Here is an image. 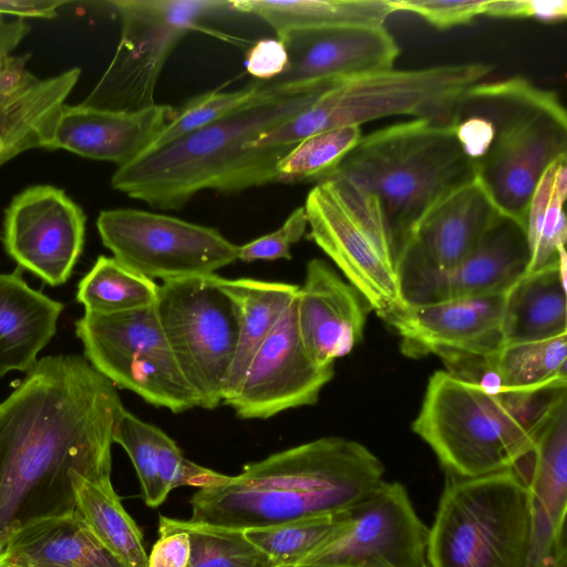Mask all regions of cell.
Here are the masks:
<instances>
[{"mask_svg":"<svg viewBox=\"0 0 567 567\" xmlns=\"http://www.w3.org/2000/svg\"><path fill=\"white\" fill-rule=\"evenodd\" d=\"M81 75L72 68L39 79L0 102V167L17 155L47 148L55 120Z\"/></svg>","mask_w":567,"mask_h":567,"instance_id":"4316f807","label":"cell"},{"mask_svg":"<svg viewBox=\"0 0 567 567\" xmlns=\"http://www.w3.org/2000/svg\"><path fill=\"white\" fill-rule=\"evenodd\" d=\"M549 567H567L566 532L558 538Z\"/></svg>","mask_w":567,"mask_h":567,"instance_id":"c3c4849f","label":"cell"},{"mask_svg":"<svg viewBox=\"0 0 567 567\" xmlns=\"http://www.w3.org/2000/svg\"><path fill=\"white\" fill-rule=\"evenodd\" d=\"M566 197L567 156H563L545 169L529 200L525 219L527 272L557 265L566 254Z\"/></svg>","mask_w":567,"mask_h":567,"instance_id":"4dcf8cb0","label":"cell"},{"mask_svg":"<svg viewBox=\"0 0 567 567\" xmlns=\"http://www.w3.org/2000/svg\"><path fill=\"white\" fill-rule=\"evenodd\" d=\"M350 511L247 529L244 534L268 556L275 567H298L333 540L348 525Z\"/></svg>","mask_w":567,"mask_h":567,"instance_id":"836d02e7","label":"cell"},{"mask_svg":"<svg viewBox=\"0 0 567 567\" xmlns=\"http://www.w3.org/2000/svg\"><path fill=\"white\" fill-rule=\"evenodd\" d=\"M565 400L567 378L532 390L489 394L440 370L429 379L412 430L449 475L478 477L516 467Z\"/></svg>","mask_w":567,"mask_h":567,"instance_id":"5b68a950","label":"cell"},{"mask_svg":"<svg viewBox=\"0 0 567 567\" xmlns=\"http://www.w3.org/2000/svg\"><path fill=\"white\" fill-rule=\"evenodd\" d=\"M213 280L239 310L238 343L225 386L224 403L237 393L252 358L295 301L299 286L251 278L228 279L217 275H213Z\"/></svg>","mask_w":567,"mask_h":567,"instance_id":"83f0119b","label":"cell"},{"mask_svg":"<svg viewBox=\"0 0 567 567\" xmlns=\"http://www.w3.org/2000/svg\"><path fill=\"white\" fill-rule=\"evenodd\" d=\"M159 427L142 421L126 409L115 429L114 443L120 444L136 471L142 494L148 507H158L168 496L161 482L157 465V432Z\"/></svg>","mask_w":567,"mask_h":567,"instance_id":"74e56055","label":"cell"},{"mask_svg":"<svg viewBox=\"0 0 567 567\" xmlns=\"http://www.w3.org/2000/svg\"><path fill=\"white\" fill-rule=\"evenodd\" d=\"M155 309L199 406L217 408L224 401L238 343L237 303L216 286L212 275L164 281L158 286Z\"/></svg>","mask_w":567,"mask_h":567,"instance_id":"7c38bea8","label":"cell"},{"mask_svg":"<svg viewBox=\"0 0 567 567\" xmlns=\"http://www.w3.org/2000/svg\"><path fill=\"white\" fill-rule=\"evenodd\" d=\"M158 286L113 257L99 256L91 270L80 280L76 300L85 312L117 313L154 306Z\"/></svg>","mask_w":567,"mask_h":567,"instance_id":"1f68e13d","label":"cell"},{"mask_svg":"<svg viewBox=\"0 0 567 567\" xmlns=\"http://www.w3.org/2000/svg\"><path fill=\"white\" fill-rule=\"evenodd\" d=\"M302 343L315 362L333 365L361 341L370 306L323 259L306 266V277L296 298Z\"/></svg>","mask_w":567,"mask_h":567,"instance_id":"44dd1931","label":"cell"},{"mask_svg":"<svg viewBox=\"0 0 567 567\" xmlns=\"http://www.w3.org/2000/svg\"><path fill=\"white\" fill-rule=\"evenodd\" d=\"M329 176L350 181L375 200L394 269L421 223L476 181L452 126L422 118L362 135Z\"/></svg>","mask_w":567,"mask_h":567,"instance_id":"8992f818","label":"cell"},{"mask_svg":"<svg viewBox=\"0 0 567 567\" xmlns=\"http://www.w3.org/2000/svg\"><path fill=\"white\" fill-rule=\"evenodd\" d=\"M362 135L360 126H344L303 138L277 163L279 182L322 181L339 166Z\"/></svg>","mask_w":567,"mask_h":567,"instance_id":"e575fe53","label":"cell"},{"mask_svg":"<svg viewBox=\"0 0 567 567\" xmlns=\"http://www.w3.org/2000/svg\"><path fill=\"white\" fill-rule=\"evenodd\" d=\"M157 465L161 482L167 494L179 486L202 488L219 485L227 477L187 460L173 439L161 429L157 432Z\"/></svg>","mask_w":567,"mask_h":567,"instance_id":"f35d334b","label":"cell"},{"mask_svg":"<svg viewBox=\"0 0 567 567\" xmlns=\"http://www.w3.org/2000/svg\"><path fill=\"white\" fill-rule=\"evenodd\" d=\"M528 496L514 470L478 477L447 474L429 528L431 567H524Z\"/></svg>","mask_w":567,"mask_h":567,"instance_id":"ba28073f","label":"cell"},{"mask_svg":"<svg viewBox=\"0 0 567 567\" xmlns=\"http://www.w3.org/2000/svg\"><path fill=\"white\" fill-rule=\"evenodd\" d=\"M303 207L308 238L386 323L398 316L408 303L375 200L350 181L329 176L310 189Z\"/></svg>","mask_w":567,"mask_h":567,"instance_id":"30bf717a","label":"cell"},{"mask_svg":"<svg viewBox=\"0 0 567 567\" xmlns=\"http://www.w3.org/2000/svg\"><path fill=\"white\" fill-rule=\"evenodd\" d=\"M288 65L277 78L259 81L269 89L298 87L386 71L400 48L384 25H342L298 30L279 39Z\"/></svg>","mask_w":567,"mask_h":567,"instance_id":"e0dca14e","label":"cell"},{"mask_svg":"<svg viewBox=\"0 0 567 567\" xmlns=\"http://www.w3.org/2000/svg\"><path fill=\"white\" fill-rule=\"evenodd\" d=\"M176 109L154 104L136 112L63 104L45 150L123 166L143 154Z\"/></svg>","mask_w":567,"mask_h":567,"instance_id":"7402d4cb","label":"cell"},{"mask_svg":"<svg viewBox=\"0 0 567 567\" xmlns=\"http://www.w3.org/2000/svg\"><path fill=\"white\" fill-rule=\"evenodd\" d=\"M504 293L406 305L388 323L402 338L408 357L443 350L489 355L504 344Z\"/></svg>","mask_w":567,"mask_h":567,"instance_id":"d6986e66","label":"cell"},{"mask_svg":"<svg viewBox=\"0 0 567 567\" xmlns=\"http://www.w3.org/2000/svg\"><path fill=\"white\" fill-rule=\"evenodd\" d=\"M121 19V35L109 66L82 104L136 112L156 104L158 78L179 41L192 31L236 43L203 22L233 12L229 1L116 0L109 2Z\"/></svg>","mask_w":567,"mask_h":567,"instance_id":"9c48e42d","label":"cell"},{"mask_svg":"<svg viewBox=\"0 0 567 567\" xmlns=\"http://www.w3.org/2000/svg\"><path fill=\"white\" fill-rule=\"evenodd\" d=\"M29 58L30 54H11L0 61V102L37 78L27 68Z\"/></svg>","mask_w":567,"mask_h":567,"instance_id":"f6af8a7d","label":"cell"},{"mask_svg":"<svg viewBox=\"0 0 567 567\" xmlns=\"http://www.w3.org/2000/svg\"><path fill=\"white\" fill-rule=\"evenodd\" d=\"M503 391L532 390L567 378V333L508 343L487 357Z\"/></svg>","mask_w":567,"mask_h":567,"instance_id":"d6a6232c","label":"cell"},{"mask_svg":"<svg viewBox=\"0 0 567 567\" xmlns=\"http://www.w3.org/2000/svg\"><path fill=\"white\" fill-rule=\"evenodd\" d=\"M429 527L405 487L386 482L350 511L344 529L298 567H431Z\"/></svg>","mask_w":567,"mask_h":567,"instance_id":"5bb4252c","label":"cell"},{"mask_svg":"<svg viewBox=\"0 0 567 567\" xmlns=\"http://www.w3.org/2000/svg\"><path fill=\"white\" fill-rule=\"evenodd\" d=\"M261 93L257 81L236 91H209L187 100L147 147L153 151L238 111Z\"/></svg>","mask_w":567,"mask_h":567,"instance_id":"8d00e7d4","label":"cell"},{"mask_svg":"<svg viewBox=\"0 0 567 567\" xmlns=\"http://www.w3.org/2000/svg\"><path fill=\"white\" fill-rule=\"evenodd\" d=\"M190 542L178 519L159 516L158 538L147 557V567H188Z\"/></svg>","mask_w":567,"mask_h":567,"instance_id":"b9f144b4","label":"cell"},{"mask_svg":"<svg viewBox=\"0 0 567 567\" xmlns=\"http://www.w3.org/2000/svg\"><path fill=\"white\" fill-rule=\"evenodd\" d=\"M190 542L188 567H275L243 530L181 520Z\"/></svg>","mask_w":567,"mask_h":567,"instance_id":"d590c367","label":"cell"},{"mask_svg":"<svg viewBox=\"0 0 567 567\" xmlns=\"http://www.w3.org/2000/svg\"><path fill=\"white\" fill-rule=\"evenodd\" d=\"M332 377L333 365H319L302 343L295 299L256 352L237 393L223 404L239 419L267 420L315 404Z\"/></svg>","mask_w":567,"mask_h":567,"instance_id":"2e32d148","label":"cell"},{"mask_svg":"<svg viewBox=\"0 0 567 567\" xmlns=\"http://www.w3.org/2000/svg\"><path fill=\"white\" fill-rule=\"evenodd\" d=\"M303 567H322V566H303Z\"/></svg>","mask_w":567,"mask_h":567,"instance_id":"681fc988","label":"cell"},{"mask_svg":"<svg viewBox=\"0 0 567 567\" xmlns=\"http://www.w3.org/2000/svg\"><path fill=\"white\" fill-rule=\"evenodd\" d=\"M336 83L282 89L258 84L261 93L238 111L117 167L111 186L152 208L176 210L205 189L230 194L278 183L276 165L293 145L246 144L303 111Z\"/></svg>","mask_w":567,"mask_h":567,"instance_id":"7a4b0ae2","label":"cell"},{"mask_svg":"<svg viewBox=\"0 0 567 567\" xmlns=\"http://www.w3.org/2000/svg\"><path fill=\"white\" fill-rule=\"evenodd\" d=\"M233 12L261 18L278 39L308 29L342 25H384L395 12L391 0H233Z\"/></svg>","mask_w":567,"mask_h":567,"instance_id":"f1b7e54d","label":"cell"},{"mask_svg":"<svg viewBox=\"0 0 567 567\" xmlns=\"http://www.w3.org/2000/svg\"><path fill=\"white\" fill-rule=\"evenodd\" d=\"M84 358L116 388L181 413L199 400L173 355L155 305L117 313L84 312L75 321Z\"/></svg>","mask_w":567,"mask_h":567,"instance_id":"8fae6325","label":"cell"},{"mask_svg":"<svg viewBox=\"0 0 567 567\" xmlns=\"http://www.w3.org/2000/svg\"><path fill=\"white\" fill-rule=\"evenodd\" d=\"M502 215L476 181L449 197L417 227L395 264L401 295L460 264Z\"/></svg>","mask_w":567,"mask_h":567,"instance_id":"ac0fdd59","label":"cell"},{"mask_svg":"<svg viewBox=\"0 0 567 567\" xmlns=\"http://www.w3.org/2000/svg\"><path fill=\"white\" fill-rule=\"evenodd\" d=\"M0 567H126L75 508L30 519L8 534Z\"/></svg>","mask_w":567,"mask_h":567,"instance_id":"cb8c5ba5","label":"cell"},{"mask_svg":"<svg viewBox=\"0 0 567 567\" xmlns=\"http://www.w3.org/2000/svg\"><path fill=\"white\" fill-rule=\"evenodd\" d=\"M451 126L494 207L525 227L543 173L567 156V115L558 94L523 76L483 81L461 96Z\"/></svg>","mask_w":567,"mask_h":567,"instance_id":"277c9868","label":"cell"},{"mask_svg":"<svg viewBox=\"0 0 567 567\" xmlns=\"http://www.w3.org/2000/svg\"><path fill=\"white\" fill-rule=\"evenodd\" d=\"M486 0H394L395 11H408L422 17L437 29L470 23L483 14Z\"/></svg>","mask_w":567,"mask_h":567,"instance_id":"60d3db41","label":"cell"},{"mask_svg":"<svg viewBox=\"0 0 567 567\" xmlns=\"http://www.w3.org/2000/svg\"><path fill=\"white\" fill-rule=\"evenodd\" d=\"M288 53L279 39H260L252 43L245 55L244 65L258 81H269L280 75L288 65Z\"/></svg>","mask_w":567,"mask_h":567,"instance_id":"ee69618b","label":"cell"},{"mask_svg":"<svg viewBox=\"0 0 567 567\" xmlns=\"http://www.w3.org/2000/svg\"><path fill=\"white\" fill-rule=\"evenodd\" d=\"M68 0H0V17L13 16L24 19H54Z\"/></svg>","mask_w":567,"mask_h":567,"instance_id":"bcb514c9","label":"cell"},{"mask_svg":"<svg viewBox=\"0 0 567 567\" xmlns=\"http://www.w3.org/2000/svg\"><path fill=\"white\" fill-rule=\"evenodd\" d=\"M96 228L118 262L148 279L209 277L237 260L216 228L135 208L101 210Z\"/></svg>","mask_w":567,"mask_h":567,"instance_id":"4fadbf2b","label":"cell"},{"mask_svg":"<svg viewBox=\"0 0 567 567\" xmlns=\"http://www.w3.org/2000/svg\"><path fill=\"white\" fill-rule=\"evenodd\" d=\"M63 308L31 288L19 271L0 274V377L35 365L55 334Z\"/></svg>","mask_w":567,"mask_h":567,"instance_id":"d4e9b609","label":"cell"},{"mask_svg":"<svg viewBox=\"0 0 567 567\" xmlns=\"http://www.w3.org/2000/svg\"><path fill=\"white\" fill-rule=\"evenodd\" d=\"M486 63L386 70L349 78L324 91L303 111L260 134L245 148L296 145L313 134L394 115L451 125L461 96L491 74Z\"/></svg>","mask_w":567,"mask_h":567,"instance_id":"52a82bcc","label":"cell"},{"mask_svg":"<svg viewBox=\"0 0 567 567\" xmlns=\"http://www.w3.org/2000/svg\"><path fill=\"white\" fill-rule=\"evenodd\" d=\"M566 269L565 254L557 265L526 272L504 293V344L567 333Z\"/></svg>","mask_w":567,"mask_h":567,"instance_id":"484cf974","label":"cell"},{"mask_svg":"<svg viewBox=\"0 0 567 567\" xmlns=\"http://www.w3.org/2000/svg\"><path fill=\"white\" fill-rule=\"evenodd\" d=\"M515 472L528 496L529 530L524 567H549L556 544L566 532L567 400L549 415L533 452Z\"/></svg>","mask_w":567,"mask_h":567,"instance_id":"ffe728a7","label":"cell"},{"mask_svg":"<svg viewBox=\"0 0 567 567\" xmlns=\"http://www.w3.org/2000/svg\"><path fill=\"white\" fill-rule=\"evenodd\" d=\"M30 31L24 20H6L0 17V61L11 55Z\"/></svg>","mask_w":567,"mask_h":567,"instance_id":"7dc6e473","label":"cell"},{"mask_svg":"<svg viewBox=\"0 0 567 567\" xmlns=\"http://www.w3.org/2000/svg\"><path fill=\"white\" fill-rule=\"evenodd\" d=\"M116 386L78 354L47 355L0 402V549L14 527L75 508L72 474L111 480Z\"/></svg>","mask_w":567,"mask_h":567,"instance_id":"6da1fadb","label":"cell"},{"mask_svg":"<svg viewBox=\"0 0 567 567\" xmlns=\"http://www.w3.org/2000/svg\"><path fill=\"white\" fill-rule=\"evenodd\" d=\"M75 507L102 544L126 567H147L143 537L123 507L111 480H90L72 474Z\"/></svg>","mask_w":567,"mask_h":567,"instance_id":"f546056e","label":"cell"},{"mask_svg":"<svg viewBox=\"0 0 567 567\" xmlns=\"http://www.w3.org/2000/svg\"><path fill=\"white\" fill-rule=\"evenodd\" d=\"M525 227L499 215L473 250L451 270L403 295L408 305L506 292L528 268Z\"/></svg>","mask_w":567,"mask_h":567,"instance_id":"603a6c76","label":"cell"},{"mask_svg":"<svg viewBox=\"0 0 567 567\" xmlns=\"http://www.w3.org/2000/svg\"><path fill=\"white\" fill-rule=\"evenodd\" d=\"M483 14L494 18H532L544 22H557L567 16L565 0H487Z\"/></svg>","mask_w":567,"mask_h":567,"instance_id":"7bdbcfd3","label":"cell"},{"mask_svg":"<svg viewBox=\"0 0 567 567\" xmlns=\"http://www.w3.org/2000/svg\"><path fill=\"white\" fill-rule=\"evenodd\" d=\"M384 466L357 441L330 436L246 464L190 499L194 523L247 530L347 513L383 484Z\"/></svg>","mask_w":567,"mask_h":567,"instance_id":"3957f363","label":"cell"},{"mask_svg":"<svg viewBox=\"0 0 567 567\" xmlns=\"http://www.w3.org/2000/svg\"><path fill=\"white\" fill-rule=\"evenodd\" d=\"M86 217L66 193L33 185L17 194L3 214V247L23 269L50 286L71 277L85 239Z\"/></svg>","mask_w":567,"mask_h":567,"instance_id":"9a60e30c","label":"cell"},{"mask_svg":"<svg viewBox=\"0 0 567 567\" xmlns=\"http://www.w3.org/2000/svg\"><path fill=\"white\" fill-rule=\"evenodd\" d=\"M307 229L305 207H297L278 229L238 246L237 260L252 262L291 259V247L300 241Z\"/></svg>","mask_w":567,"mask_h":567,"instance_id":"ab89813d","label":"cell"}]
</instances>
